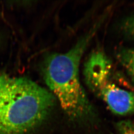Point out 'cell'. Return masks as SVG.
Returning <instances> with one entry per match:
<instances>
[{"instance_id":"cell-1","label":"cell","mask_w":134,"mask_h":134,"mask_svg":"<svg viewBox=\"0 0 134 134\" xmlns=\"http://www.w3.org/2000/svg\"><path fill=\"white\" fill-rule=\"evenodd\" d=\"M54 99L28 79L0 72V134H27L45 120Z\"/></svg>"},{"instance_id":"cell-2","label":"cell","mask_w":134,"mask_h":134,"mask_svg":"<svg viewBox=\"0 0 134 134\" xmlns=\"http://www.w3.org/2000/svg\"><path fill=\"white\" fill-rule=\"evenodd\" d=\"M92 36V32L86 34L66 53L50 55L43 66L46 85L63 109L72 119L81 118L91 111L80 80L79 66Z\"/></svg>"},{"instance_id":"cell-3","label":"cell","mask_w":134,"mask_h":134,"mask_svg":"<svg viewBox=\"0 0 134 134\" xmlns=\"http://www.w3.org/2000/svg\"><path fill=\"white\" fill-rule=\"evenodd\" d=\"M112 68L111 63L104 59L94 60L87 63L83 71L86 84L115 114H133L134 93L112 81Z\"/></svg>"},{"instance_id":"cell-4","label":"cell","mask_w":134,"mask_h":134,"mask_svg":"<svg viewBox=\"0 0 134 134\" xmlns=\"http://www.w3.org/2000/svg\"><path fill=\"white\" fill-rule=\"evenodd\" d=\"M117 57L134 82V49L126 48L121 50L118 53Z\"/></svg>"},{"instance_id":"cell-5","label":"cell","mask_w":134,"mask_h":134,"mask_svg":"<svg viewBox=\"0 0 134 134\" xmlns=\"http://www.w3.org/2000/svg\"><path fill=\"white\" fill-rule=\"evenodd\" d=\"M118 134H134V124L130 121H122L117 125Z\"/></svg>"},{"instance_id":"cell-6","label":"cell","mask_w":134,"mask_h":134,"mask_svg":"<svg viewBox=\"0 0 134 134\" xmlns=\"http://www.w3.org/2000/svg\"><path fill=\"white\" fill-rule=\"evenodd\" d=\"M125 31L134 37V15L128 18L123 24Z\"/></svg>"}]
</instances>
